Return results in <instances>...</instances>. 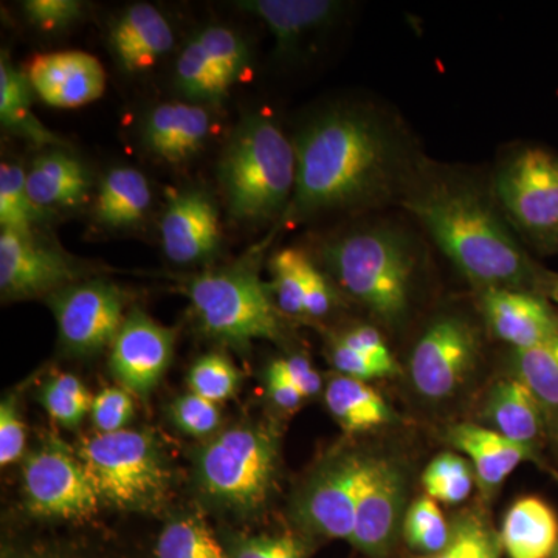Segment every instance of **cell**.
Listing matches in <instances>:
<instances>
[{
	"label": "cell",
	"instance_id": "2",
	"mask_svg": "<svg viewBox=\"0 0 558 558\" xmlns=\"http://www.w3.org/2000/svg\"><path fill=\"white\" fill-rule=\"evenodd\" d=\"M465 278L484 290L517 289L542 295L546 271L537 266L492 202L461 180H438L405 202Z\"/></svg>",
	"mask_w": 558,
	"mask_h": 558
},
{
	"label": "cell",
	"instance_id": "20",
	"mask_svg": "<svg viewBox=\"0 0 558 558\" xmlns=\"http://www.w3.org/2000/svg\"><path fill=\"white\" fill-rule=\"evenodd\" d=\"M211 132L207 109L194 102H165L146 117L143 142L160 159L180 163L196 156Z\"/></svg>",
	"mask_w": 558,
	"mask_h": 558
},
{
	"label": "cell",
	"instance_id": "44",
	"mask_svg": "<svg viewBox=\"0 0 558 558\" xmlns=\"http://www.w3.org/2000/svg\"><path fill=\"white\" fill-rule=\"evenodd\" d=\"M341 343L348 344L349 348L357 349L363 354L369 355L371 359L379 362L385 368L391 373H399V365L392 357L391 352L385 343L384 337L373 326H357V328L348 330L339 339Z\"/></svg>",
	"mask_w": 558,
	"mask_h": 558
},
{
	"label": "cell",
	"instance_id": "31",
	"mask_svg": "<svg viewBox=\"0 0 558 558\" xmlns=\"http://www.w3.org/2000/svg\"><path fill=\"white\" fill-rule=\"evenodd\" d=\"M46 211L36 207L27 190V172L17 163L0 167V226L2 230L33 233Z\"/></svg>",
	"mask_w": 558,
	"mask_h": 558
},
{
	"label": "cell",
	"instance_id": "1",
	"mask_svg": "<svg viewBox=\"0 0 558 558\" xmlns=\"http://www.w3.org/2000/svg\"><path fill=\"white\" fill-rule=\"evenodd\" d=\"M293 146L296 185L288 208L293 218L384 199L402 174L398 138L368 110H330L311 121Z\"/></svg>",
	"mask_w": 558,
	"mask_h": 558
},
{
	"label": "cell",
	"instance_id": "51",
	"mask_svg": "<svg viewBox=\"0 0 558 558\" xmlns=\"http://www.w3.org/2000/svg\"><path fill=\"white\" fill-rule=\"evenodd\" d=\"M2 558H69L62 554L50 553V550H28V553L3 554Z\"/></svg>",
	"mask_w": 558,
	"mask_h": 558
},
{
	"label": "cell",
	"instance_id": "49",
	"mask_svg": "<svg viewBox=\"0 0 558 558\" xmlns=\"http://www.w3.org/2000/svg\"><path fill=\"white\" fill-rule=\"evenodd\" d=\"M304 556H306V549L299 538L290 535L274 538L271 558H303Z\"/></svg>",
	"mask_w": 558,
	"mask_h": 558
},
{
	"label": "cell",
	"instance_id": "3",
	"mask_svg": "<svg viewBox=\"0 0 558 558\" xmlns=\"http://www.w3.org/2000/svg\"><path fill=\"white\" fill-rule=\"evenodd\" d=\"M218 174L231 218L269 222L289 208L295 193V146L269 117H245L223 149Z\"/></svg>",
	"mask_w": 558,
	"mask_h": 558
},
{
	"label": "cell",
	"instance_id": "17",
	"mask_svg": "<svg viewBox=\"0 0 558 558\" xmlns=\"http://www.w3.org/2000/svg\"><path fill=\"white\" fill-rule=\"evenodd\" d=\"M27 76L33 92L51 108L73 109L89 105L106 89L101 62L86 51L38 54L28 64Z\"/></svg>",
	"mask_w": 558,
	"mask_h": 558
},
{
	"label": "cell",
	"instance_id": "28",
	"mask_svg": "<svg viewBox=\"0 0 558 558\" xmlns=\"http://www.w3.org/2000/svg\"><path fill=\"white\" fill-rule=\"evenodd\" d=\"M32 84L25 73L17 72L9 57L0 58V120L2 126L38 145H62L32 112Z\"/></svg>",
	"mask_w": 558,
	"mask_h": 558
},
{
	"label": "cell",
	"instance_id": "40",
	"mask_svg": "<svg viewBox=\"0 0 558 558\" xmlns=\"http://www.w3.org/2000/svg\"><path fill=\"white\" fill-rule=\"evenodd\" d=\"M134 413V399L126 388H105L94 399L90 411L92 424L97 428V433L109 435L126 429L124 427L130 424Z\"/></svg>",
	"mask_w": 558,
	"mask_h": 558
},
{
	"label": "cell",
	"instance_id": "35",
	"mask_svg": "<svg viewBox=\"0 0 558 558\" xmlns=\"http://www.w3.org/2000/svg\"><path fill=\"white\" fill-rule=\"evenodd\" d=\"M475 470L468 459L454 453H442L429 462L422 475V484L429 498L446 505H459L472 492Z\"/></svg>",
	"mask_w": 558,
	"mask_h": 558
},
{
	"label": "cell",
	"instance_id": "48",
	"mask_svg": "<svg viewBox=\"0 0 558 558\" xmlns=\"http://www.w3.org/2000/svg\"><path fill=\"white\" fill-rule=\"evenodd\" d=\"M274 538L252 537L240 542L231 558H271Z\"/></svg>",
	"mask_w": 558,
	"mask_h": 558
},
{
	"label": "cell",
	"instance_id": "12",
	"mask_svg": "<svg viewBox=\"0 0 558 558\" xmlns=\"http://www.w3.org/2000/svg\"><path fill=\"white\" fill-rule=\"evenodd\" d=\"M478 357V336L465 319H436L417 341L410 371L414 387L425 398H449L464 381Z\"/></svg>",
	"mask_w": 558,
	"mask_h": 558
},
{
	"label": "cell",
	"instance_id": "5",
	"mask_svg": "<svg viewBox=\"0 0 558 558\" xmlns=\"http://www.w3.org/2000/svg\"><path fill=\"white\" fill-rule=\"evenodd\" d=\"M278 468V440L263 427L240 425L215 436L197 454V483L220 508L252 515L266 506Z\"/></svg>",
	"mask_w": 558,
	"mask_h": 558
},
{
	"label": "cell",
	"instance_id": "4",
	"mask_svg": "<svg viewBox=\"0 0 558 558\" xmlns=\"http://www.w3.org/2000/svg\"><path fill=\"white\" fill-rule=\"evenodd\" d=\"M325 258L349 295L395 325L409 311L414 258L398 231L366 229L326 245Z\"/></svg>",
	"mask_w": 558,
	"mask_h": 558
},
{
	"label": "cell",
	"instance_id": "47",
	"mask_svg": "<svg viewBox=\"0 0 558 558\" xmlns=\"http://www.w3.org/2000/svg\"><path fill=\"white\" fill-rule=\"evenodd\" d=\"M279 362L304 399L314 398L322 391V376L311 365L310 360L301 355H290L288 359H279Z\"/></svg>",
	"mask_w": 558,
	"mask_h": 558
},
{
	"label": "cell",
	"instance_id": "36",
	"mask_svg": "<svg viewBox=\"0 0 558 558\" xmlns=\"http://www.w3.org/2000/svg\"><path fill=\"white\" fill-rule=\"evenodd\" d=\"M403 535L411 549L435 556L449 545L451 527L435 499L422 497L407 510Z\"/></svg>",
	"mask_w": 558,
	"mask_h": 558
},
{
	"label": "cell",
	"instance_id": "45",
	"mask_svg": "<svg viewBox=\"0 0 558 558\" xmlns=\"http://www.w3.org/2000/svg\"><path fill=\"white\" fill-rule=\"evenodd\" d=\"M332 288H330L328 279L311 264L307 271L306 295H304V315L310 317H325L333 306Z\"/></svg>",
	"mask_w": 558,
	"mask_h": 558
},
{
	"label": "cell",
	"instance_id": "30",
	"mask_svg": "<svg viewBox=\"0 0 558 558\" xmlns=\"http://www.w3.org/2000/svg\"><path fill=\"white\" fill-rule=\"evenodd\" d=\"M512 369L537 398L543 410L558 411V337L526 349H513Z\"/></svg>",
	"mask_w": 558,
	"mask_h": 558
},
{
	"label": "cell",
	"instance_id": "9",
	"mask_svg": "<svg viewBox=\"0 0 558 558\" xmlns=\"http://www.w3.org/2000/svg\"><path fill=\"white\" fill-rule=\"evenodd\" d=\"M22 490L28 512L39 519L86 520L101 505L76 451L53 436L25 457Z\"/></svg>",
	"mask_w": 558,
	"mask_h": 558
},
{
	"label": "cell",
	"instance_id": "50",
	"mask_svg": "<svg viewBox=\"0 0 558 558\" xmlns=\"http://www.w3.org/2000/svg\"><path fill=\"white\" fill-rule=\"evenodd\" d=\"M542 295L558 304V275L546 271L545 281L542 286Z\"/></svg>",
	"mask_w": 558,
	"mask_h": 558
},
{
	"label": "cell",
	"instance_id": "41",
	"mask_svg": "<svg viewBox=\"0 0 558 558\" xmlns=\"http://www.w3.org/2000/svg\"><path fill=\"white\" fill-rule=\"evenodd\" d=\"M22 10L40 31L53 32L78 21L84 5L78 0H27L22 3Z\"/></svg>",
	"mask_w": 558,
	"mask_h": 558
},
{
	"label": "cell",
	"instance_id": "14",
	"mask_svg": "<svg viewBox=\"0 0 558 558\" xmlns=\"http://www.w3.org/2000/svg\"><path fill=\"white\" fill-rule=\"evenodd\" d=\"M78 270L60 250L35 233L0 231V292L3 301L51 295L75 284Z\"/></svg>",
	"mask_w": 558,
	"mask_h": 558
},
{
	"label": "cell",
	"instance_id": "10",
	"mask_svg": "<svg viewBox=\"0 0 558 558\" xmlns=\"http://www.w3.org/2000/svg\"><path fill=\"white\" fill-rule=\"evenodd\" d=\"M49 306L57 319L62 347L70 354L92 355L112 347L123 326V292L102 279L75 282L51 293Z\"/></svg>",
	"mask_w": 558,
	"mask_h": 558
},
{
	"label": "cell",
	"instance_id": "6",
	"mask_svg": "<svg viewBox=\"0 0 558 558\" xmlns=\"http://www.w3.org/2000/svg\"><path fill=\"white\" fill-rule=\"evenodd\" d=\"M76 454L101 501L123 510L160 506L171 486V472L157 440L145 432L95 433Z\"/></svg>",
	"mask_w": 558,
	"mask_h": 558
},
{
	"label": "cell",
	"instance_id": "23",
	"mask_svg": "<svg viewBox=\"0 0 558 558\" xmlns=\"http://www.w3.org/2000/svg\"><path fill=\"white\" fill-rule=\"evenodd\" d=\"M238 7L259 17L274 33L278 49L288 51L336 20L343 5L332 0H250Z\"/></svg>",
	"mask_w": 558,
	"mask_h": 558
},
{
	"label": "cell",
	"instance_id": "34",
	"mask_svg": "<svg viewBox=\"0 0 558 558\" xmlns=\"http://www.w3.org/2000/svg\"><path fill=\"white\" fill-rule=\"evenodd\" d=\"M40 403L54 422L76 428L94 407L89 389L73 374H54L39 392Z\"/></svg>",
	"mask_w": 558,
	"mask_h": 558
},
{
	"label": "cell",
	"instance_id": "25",
	"mask_svg": "<svg viewBox=\"0 0 558 558\" xmlns=\"http://www.w3.org/2000/svg\"><path fill=\"white\" fill-rule=\"evenodd\" d=\"M487 416L498 433L513 442L532 446L543 428V407L519 379L498 381L487 400Z\"/></svg>",
	"mask_w": 558,
	"mask_h": 558
},
{
	"label": "cell",
	"instance_id": "19",
	"mask_svg": "<svg viewBox=\"0 0 558 558\" xmlns=\"http://www.w3.org/2000/svg\"><path fill=\"white\" fill-rule=\"evenodd\" d=\"M110 49L128 73L145 72L174 46L167 17L149 3H135L120 14L109 33Z\"/></svg>",
	"mask_w": 558,
	"mask_h": 558
},
{
	"label": "cell",
	"instance_id": "21",
	"mask_svg": "<svg viewBox=\"0 0 558 558\" xmlns=\"http://www.w3.org/2000/svg\"><path fill=\"white\" fill-rule=\"evenodd\" d=\"M450 442L468 454L470 464L486 492L501 486L521 462L534 457V447L513 442L497 429L459 424L450 429Z\"/></svg>",
	"mask_w": 558,
	"mask_h": 558
},
{
	"label": "cell",
	"instance_id": "42",
	"mask_svg": "<svg viewBox=\"0 0 558 558\" xmlns=\"http://www.w3.org/2000/svg\"><path fill=\"white\" fill-rule=\"evenodd\" d=\"M25 444V424L16 399L10 396L0 403V465L7 468L24 457Z\"/></svg>",
	"mask_w": 558,
	"mask_h": 558
},
{
	"label": "cell",
	"instance_id": "7",
	"mask_svg": "<svg viewBox=\"0 0 558 558\" xmlns=\"http://www.w3.org/2000/svg\"><path fill=\"white\" fill-rule=\"evenodd\" d=\"M185 292L201 329L213 339L245 348L282 337L270 284L250 267L205 271L190 279Z\"/></svg>",
	"mask_w": 558,
	"mask_h": 558
},
{
	"label": "cell",
	"instance_id": "11",
	"mask_svg": "<svg viewBox=\"0 0 558 558\" xmlns=\"http://www.w3.org/2000/svg\"><path fill=\"white\" fill-rule=\"evenodd\" d=\"M362 454L329 458L311 476L296 501V520L306 531L351 542L357 512Z\"/></svg>",
	"mask_w": 558,
	"mask_h": 558
},
{
	"label": "cell",
	"instance_id": "29",
	"mask_svg": "<svg viewBox=\"0 0 558 558\" xmlns=\"http://www.w3.org/2000/svg\"><path fill=\"white\" fill-rule=\"evenodd\" d=\"M174 81L183 98L194 105H218L236 84L219 68L197 36L180 53L175 62Z\"/></svg>",
	"mask_w": 558,
	"mask_h": 558
},
{
	"label": "cell",
	"instance_id": "32",
	"mask_svg": "<svg viewBox=\"0 0 558 558\" xmlns=\"http://www.w3.org/2000/svg\"><path fill=\"white\" fill-rule=\"evenodd\" d=\"M157 558H229L204 520L183 517L171 521L157 542Z\"/></svg>",
	"mask_w": 558,
	"mask_h": 558
},
{
	"label": "cell",
	"instance_id": "39",
	"mask_svg": "<svg viewBox=\"0 0 558 558\" xmlns=\"http://www.w3.org/2000/svg\"><path fill=\"white\" fill-rule=\"evenodd\" d=\"M171 417L178 428L193 438H207L220 425L218 403L190 392L172 403Z\"/></svg>",
	"mask_w": 558,
	"mask_h": 558
},
{
	"label": "cell",
	"instance_id": "22",
	"mask_svg": "<svg viewBox=\"0 0 558 558\" xmlns=\"http://www.w3.org/2000/svg\"><path fill=\"white\" fill-rule=\"evenodd\" d=\"M27 190L36 207L44 211L78 207L89 196L90 174L83 161L54 149L33 161Z\"/></svg>",
	"mask_w": 558,
	"mask_h": 558
},
{
	"label": "cell",
	"instance_id": "26",
	"mask_svg": "<svg viewBox=\"0 0 558 558\" xmlns=\"http://www.w3.org/2000/svg\"><path fill=\"white\" fill-rule=\"evenodd\" d=\"M148 179L134 168H116L102 178L95 201V219L112 229L135 226L150 207Z\"/></svg>",
	"mask_w": 558,
	"mask_h": 558
},
{
	"label": "cell",
	"instance_id": "37",
	"mask_svg": "<svg viewBox=\"0 0 558 558\" xmlns=\"http://www.w3.org/2000/svg\"><path fill=\"white\" fill-rule=\"evenodd\" d=\"M501 550L497 532L478 515L469 513L451 526L449 545L427 558H501Z\"/></svg>",
	"mask_w": 558,
	"mask_h": 558
},
{
	"label": "cell",
	"instance_id": "8",
	"mask_svg": "<svg viewBox=\"0 0 558 558\" xmlns=\"http://www.w3.org/2000/svg\"><path fill=\"white\" fill-rule=\"evenodd\" d=\"M495 191L510 226L543 255H558V154L532 145L513 150Z\"/></svg>",
	"mask_w": 558,
	"mask_h": 558
},
{
	"label": "cell",
	"instance_id": "43",
	"mask_svg": "<svg viewBox=\"0 0 558 558\" xmlns=\"http://www.w3.org/2000/svg\"><path fill=\"white\" fill-rule=\"evenodd\" d=\"M330 359H332L333 366L340 371L341 376L351 377V379L366 381L395 376V373L371 359L369 355L363 354L357 349L349 348L340 340H336V343L332 344Z\"/></svg>",
	"mask_w": 558,
	"mask_h": 558
},
{
	"label": "cell",
	"instance_id": "18",
	"mask_svg": "<svg viewBox=\"0 0 558 558\" xmlns=\"http://www.w3.org/2000/svg\"><path fill=\"white\" fill-rule=\"evenodd\" d=\"M488 328L513 349L538 347L558 337V314L546 296L529 290H484Z\"/></svg>",
	"mask_w": 558,
	"mask_h": 558
},
{
	"label": "cell",
	"instance_id": "46",
	"mask_svg": "<svg viewBox=\"0 0 558 558\" xmlns=\"http://www.w3.org/2000/svg\"><path fill=\"white\" fill-rule=\"evenodd\" d=\"M267 388H269V396L275 405L288 411V413L299 410L301 402L304 400V396L301 395L296 385L290 380L279 360L271 363L269 373H267Z\"/></svg>",
	"mask_w": 558,
	"mask_h": 558
},
{
	"label": "cell",
	"instance_id": "38",
	"mask_svg": "<svg viewBox=\"0 0 558 558\" xmlns=\"http://www.w3.org/2000/svg\"><path fill=\"white\" fill-rule=\"evenodd\" d=\"M240 381V371L222 354L204 355L191 366L189 374L191 392L215 403L230 399Z\"/></svg>",
	"mask_w": 558,
	"mask_h": 558
},
{
	"label": "cell",
	"instance_id": "33",
	"mask_svg": "<svg viewBox=\"0 0 558 558\" xmlns=\"http://www.w3.org/2000/svg\"><path fill=\"white\" fill-rule=\"evenodd\" d=\"M311 264L310 256L300 248H282L271 256V295L278 310L284 314L304 315V295Z\"/></svg>",
	"mask_w": 558,
	"mask_h": 558
},
{
	"label": "cell",
	"instance_id": "24",
	"mask_svg": "<svg viewBox=\"0 0 558 558\" xmlns=\"http://www.w3.org/2000/svg\"><path fill=\"white\" fill-rule=\"evenodd\" d=\"M499 538L509 558H550L558 546L556 512L543 499L521 498L506 513Z\"/></svg>",
	"mask_w": 558,
	"mask_h": 558
},
{
	"label": "cell",
	"instance_id": "16",
	"mask_svg": "<svg viewBox=\"0 0 558 558\" xmlns=\"http://www.w3.org/2000/svg\"><path fill=\"white\" fill-rule=\"evenodd\" d=\"M165 255L175 264H199L215 258L222 229L215 201L202 190L180 191L160 223Z\"/></svg>",
	"mask_w": 558,
	"mask_h": 558
},
{
	"label": "cell",
	"instance_id": "27",
	"mask_svg": "<svg viewBox=\"0 0 558 558\" xmlns=\"http://www.w3.org/2000/svg\"><path fill=\"white\" fill-rule=\"evenodd\" d=\"M325 399L330 414L349 433L369 432L392 421L388 403L366 381L336 377L326 388Z\"/></svg>",
	"mask_w": 558,
	"mask_h": 558
},
{
	"label": "cell",
	"instance_id": "13",
	"mask_svg": "<svg viewBox=\"0 0 558 558\" xmlns=\"http://www.w3.org/2000/svg\"><path fill=\"white\" fill-rule=\"evenodd\" d=\"M405 505V476L391 459L363 458L351 543L371 558H385L398 538Z\"/></svg>",
	"mask_w": 558,
	"mask_h": 558
},
{
	"label": "cell",
	"instance_id": "52",
	"mask_svg": "<svg viewBox=\"0 0 558 558\" xmlns=\"http://www.w3.org/2000/svg\"><path fill=\"white\" fill-rule=\"evenodd\" d=\"M550 558H558V546H557V549L554 550V554H553V556H550Z\"/></svg>",
	"mask_w": 558,
	"mask_h": 558
},
{
	"label": "cell",
	"instance_id": "15",
	"mask_svg": "<svg viewBox=\"0 0 558 558\" xmlns=\"http://www.w3.org/2000/svg\"><path fill=\"white\" fill-rule=\"evenodd\" d=\"M174 352V332L135 310L110 347V369L123 388L140 398L159 385Z\"/></svg>",
	"mask_w": 558,
	"mask_h": 558
}]
</instances>
